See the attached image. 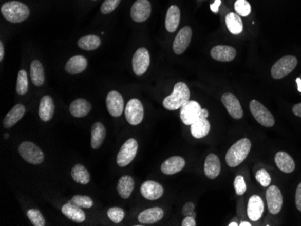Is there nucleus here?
<instances>
[{
    "instance_id": "1",
    "label": "nucleus",
    "mask_w": 301,
    "mask_h": 226,
    "mask_svg": "<svg viewBox=\"0 0 301 226\" xmlns=\"http://www.w3.org/2000/svg\"><path fill=\"white\" fill-rule=\"evenodd\" d=\"M1 13L8 22L21 23L29 17L30 10L26 5L19 1H9L1 7Z\"/></svg>"
},
{
    "instance_id": "2",
    "label": "nucleus",
    "mask_w": 301,
    "mask_h": 226,
    "mask_svg": "<svg viewBox=\"0 0 301 226\" xmlns=\"http://www.w3.org/2000/svg\"><path fill=\"white\" fill-rule=\"evenodd\" d=\"M190 97L191 92L187 84L184 82H178L174 86L173 93L163 99L162 104L166 109H179L190 100Z\"/></svg>"
},
{
    "instance_id": "3",
    "label": "nucleus",
    "mask_w": 301,
    "mask_h": 226,
    "mask_svg": "<svg viewBox=\"0 0 301 226\" xmlns=\"http://www.w3.org/2000/svg\"><path fill=\"white\" fill-rule=\"evenodd\" d=\"M251 142L249 139L242 138L235 142L231 148L228 149L225 155V161L229 167H236L246 160L251 150Z\"/></svg>"
},
{
    "instance_id": "4",
    "label": "nucleus",
    "mask_w": 301,
    "mask_h": 226,
    "mask_svg": "<svg viewBox=\"0 0 301 226\" xmlns=\"http://www.w3.org/2000/svg\"><path fill=\"white\" fill-rule=\"evenodd\" d=\"M19 154L21 157L31 164H41L44 160V153L33 142H24L19 145Z\"/></svg>"
},
{
    "instance_id": "5",
    "label": "nucleus",
    "mask_w": 301,
    "mask_h": 226,
    "mask_svg": "<svg viewBox=\"0 0 301 226\" xmlns=\"http://www.w3.org/2000/svg\"><path fill=\"white\" fill-rule=\"evenodd\" d=\"M297 64V60L295 56L287 55L279 61L275 62V64L272 66V76L275 80H280L283 78L286 77L290 73L293 71Z\"/></svg>"
},
{
    "instance_id": "6",
    "label": "nucleus",
    "mask_w": 301,
    "mask_h": 226,
    "mask_svg": "<svg viewBox=\"0 0 301 226\" xmlns=\"http://www.w3.org/2000/svg\"><path fill=\"white\" fill-rule=\"evenodd\" d=\"M250 110L255 120L265 127H272L275 124V119L272 114L257 100L250 102Z\"/></svg>"
},
{
    "instance_id": "7",
    "label": "nucleus",
    "mask_w": 301,
    "mask_h": 226,
    "mask_svg": "<svg viewBox=\"0 0 301 226\" xmlns=\"http://www.w3.org/2000/svg\"><path fill=\"white\" fill-rule=\"evenodd\" d=\"M138 149V143L136 139H128L126 142L122 145L121 149L119 150L117 158V162L119 167H126L127 165L132 162L133 160L136 158Z\"/></svg>"
},
{
    "instance_id": "8",
    "label": "nucleus",
    "mask_w": 301,
    "mask_h": 226,
    "mask_svg": "<svg viewBox=\"0 0 301 226\" xmlns=\"http://www.w3.org/2000/svg\"><path fill=\"white\" fill-rule=\"evenodd\" d=\"M125 119L132 125L139 124L143 119V106L142 102L136 99L129 100L125 109Z\"/></svg>"
},
{
    "instance_id": "9",
    "label": "nucleus",
    "mask_w": 301,
    "mask_h": 226,
    "mask_svg": "<svg viewBox=\"0 0 301 226\" xmlns=\"http://www.w3.org/2000/svg\"><path fill=\"white\" fill-rule=\"evenodd\" d=\"M201 107L197 101L189 100L180 108V119L186 125H191L200 117Z\"/></svg>"
},
{
    "instance_id": "10",
    "label": "nucleus",
    "mask_w": 301,
    "mask_h": 226,
    "mask_svg": "<svg viewBox=\"0 0 301 226\" xmlns=\"http://www.w3.org/2000/svg\"><path fill=\"white\" fill-rule=\"evenodd\" d=\"M150 54L145 48H140L133 57V70L137 76H141L146 72L150 66Z\"/></svg>"
},
{
    "instance_id": "11",
    "label": "nucleus",
    "mask_w": 301,
    "mask_h": 226,
    "mask_svg": "<svg viewBox=\"0 0 301 226\" xmlns=\"http://www.w3.org/2000/svg\"><path fill=\"white\" fill-rule=\"evenodd\" d=\"M266 199L270 213L272 215L279 214L283 204V194L279 187L276 186H269L266 191Z\"/></svg>"
},
{
    "instance_id": "12",
    "label": "nucleus",
    "mask_w": 301,
    "mask_h": 226,
    "mask_svg": "<svg viewBox=\"0 0 301 226\" xmlns=\"http://www.w3.org/2000/svg\"><path fill=\"white\" fill-rule=\"evenodd\" d=\"M152 8L148 0H136L131 8V17L136 23L146 21L150 17Z\"/></svg>"
},
{
    "instance_id": "13",
    "label": "nucleus",
    "mask_w": 301,
    "mask_h": 226,
    "mask_svg": "<svg viewBox=\"0 0 301 226\" xmlns=\"http://www.w3.org/2000/svg\"><path fill=\"white\" fill-rule=\"evenodd\" d=\"M106 103H107V110L112 117H120L122 113L124 112V107H125L124 99L121 94L118 93V91L113 90L109 92L107 94Z\"/></svg>"
},
{
    "instance_id": "14",
    "label": "nucleus",
    "mask_w": 301,
    "mask_h": 226,
    "mask_svg": "<svg viewBox=\"0 0 301 226\" xmlns=\"http://www.w3.org/2000/svg\"><path fill=\"white\" fill-rule=\"evenodd\" d=\"M192 30L190 26H185L179 31L173 42V51L176 54H182L191 44Z\"/></svg>"
},
{
    "instance_id": "15",
    "label": "nucleus",
    "mask_w": 301,
    "mask_h": 226,
    "mask_svg": "<svg viewBox=\"0 0 301 226\" xmlns=\"http://www.w3.org/2000/svg\"><path fill=\"white\" fill-rule=\"evenodd\" d=\"M221 100L224 107L228 110V114L233 118H235L236 120L242 118L243 116L242 106L239 102L238 99L235 95H233L231 93H224V95L222 96Z\"/></svg>"
},
{
    "instance_id": "16",
    "label": "nucleus",
    "mask_w": 301,
    "mask_h": 226,
    "mask_svg": "<svg viewBox=\"0 0 301 226\" xmlns=\"http://www.w3.org/2000/svg\"><path fill=\"white\" fill-rule=\"evenodd\" d=\"M164 190L162 185L153 180H148L143 183L141 186V194L148 200H157L162 197Z\"/></svg>"
},
{
    "instance_id": "17",
    "label": "nucleus",
    "mask_w": 301,
    "mask_h": 226,
    "mask_svg": "<svg viewBox=\"0 0 301 226\" xmlns=\"http://www.w3.org/2000/svg\"><path fill=\"white\" fill-rule=\"evenodd\" d=\"M211 57L218 62H231L236 56L235 48L228 45H217L210 51Z\"/></svg>"
},
{
    "instance_id": "18",
    "label": "nucleus",
    "mask_w": 301,
    "mask_h": 226,
    "mask_svg": "<svg viewBox=\"0 0 301 226\" xmlns=\"http://www.w3.org/2000/svg\"><path fill=\"white\" fill-rule=\"evenodd\" d=\"M265 205L264 201L259 196H252L250 197L248 205H247V215L252 221L256 222L261 218V215L264 214Z\"/></svg>"
},
{
    "instance_id": "19",
    "label": "nucleus",
    "mask_w": 301,
    "mask_h": 226,
    "mask_svg": "<svg viewBox=\"0 0 301 226\" xmlns=\"http://www.w3.org/2000/svg\"><path fill=\"white\" fill-rule=\"evenodd\" d=\"M204 172L206 177L210 179H217L221 172V164L219 158L216 154H210L208 155L205 161Z\"/></svg>"
},
{
    "instance_id": "20",
    "label": "nucleus",
    "mask_w": 301,
    "mask_h": 226,
    "mask_svg": "<svg viewBox=\"0 0 301 226\" xmlns=\"http://www.w3.org/2000/svg\"><path fill=\"white\" fill-rule=\"evenodd\" d=\"M186 161L180 156H173L166 160L162 164L161 170L166 175H173L180 172L185 167Z\"/></svg>"
},
{
    "instance_id": "21",
    "label": "nucleus",
    "mask_w": 301,
    "mask_h": 226,
    "mask_svg": "<svg viewBox=\"0 0 301 226\" xmlns=\"http://www.w3.org/2000/svg\"><path fill=\"white\" fill-rule=\"evenodd\" d=\"M55 111L54 102L50 96H44L42 98L39 105V117L44 122H49L52 119Z\"/></svg>"
},
{
    "instance_id": "22",
    "label": "nucleus",
    "mask_w": 301,
    "mask_h": 226,
    "mask_svg": "<svg viewBox=\"0 0 301 226\" xmlns=\"http://www.w3.org/2000/svg\"><path fill=\"white\" fill-rule=\"evenodd\" d=\"M163 216H164V211L162 208H149L140 213L138 215V221L143 224H152L160 221Z\"/></svg>"
},
{
    "instance_id": "23",
    "label": "nucleus",
    "mask_w": 301,
    "mask_h": 226,
    "mask_svg": "<svg viewBox=\"0 0 301 226\" xmlns=\"http://www.w3.org/2000/svg\"><path fill=\"white\" fill-rule=\"evenodd\" d=\"M62 212L63 215L73 222H84L86 219L84 211L81 209V208L78 206L77 204L71 203L70 201L63 205Z\"/></svg>"
},
{
    "instance_id": "24",
    "label": "nucleus",
    "mask_w": 301,
    "mask_h": 226,
    "mask_svg": "<svg viewBox=\"0 0 301 226\" xmlns=\"http://www.w3.org/2000/svg\"><path fill=\"white\" fill-rule=\"evenodd\" d=\"M26 113V107L22 104H17L12 108L8 115L5 117L3 120V125L5 128H11L14 126L20 119H22L24 115Z\"/></svg>"
},
{
    "instance_id": "25",
    "label": "nucleus",
    "mask_w": 301,
    "mask_h": 226,
    "mask_svg": "<svg viewBox=\"0 0 301 226\" xmlns=\"http://www.w3.org/2000/svg\"><path fill=\"white\" fill-rule=\"evenodd\" d=\"M87 66H88L87 59L81 55H77V56L71 57L67 62L65 70L70 74H80L87 69Z\"/></svg>"
},
{
    "instance_id": "26",
    "label": "nucleus",
    "mask_w": 301,
    "mask_h": 226,
    "mask_svg": "<svg viewBox=\"0 0 301 226\" xmlns=\"http://www.w3.org/2000/svg\"><path fill=\"white\" fill-rule=\"evenodd\" d=\"M180 11L177 6L170 7L166 14L165 27L170 33L175 32L180 25Z\"/></svg>"
},
{
    "instance_id": "27",
    "label": "nucleus",
    "mask_w": 301,
    "mask_h": 226,
    "mask_svg": "<svg viewBox=\"0 0 301 226\" xmlns=\"http://www.w3.org/2000/svg\"><path fill=\"white\" fill-rule=\"evenodd\" d=\"M277 167L284 173H291L295 170V162L290 154L285 152H279L275 155Z\"/></svg>"
},
{
    "instance_id": "28",
    "label": "nucleus",
    "mask_w": 301,
    "mask_h": 226,
    "mask_svg": "<svg viewBox=\"0 0 301 226\" xmlns=\"http://www.w3.org/2000/svg\"><path fill=\"white\" fill-rule=\"evenodd\" d=\"M91 110V105L88 100L83 99H75L73 102L70 104V114L74 117H84L88 115Z\"/></svg>"
},
{
    "instance_id": "29",
    "label": "nucleus",
    "mask_w": 301,
    "mask_h": 226,
    "mask_svg": "<svg viewBox=\"0 0 301 226\" xmlns=\"http://www.w3.org/2000/svg\"><path fill=\"white\" fill-rule=\"evenodd\" d=\"M210 131V123L208 118L199 117L191 125V135L194 138L200 139L209 135Z\"/></svg>"
},
{
    "instance_id": "30",
    "label": "nucleus",
    "mask_w": 301,
    "mask_h": 226,
    "mask_svg": "<svg viewBox=\"0 0 301 226\" xmlns=\"http://www.w3.org/2000/svg\"><path fill=\"white\" fill-rule=\"evenodd\" d=\"M30 76L34 86L41 87L44 85L45 81L44 67L38 60H34L32 62L30 68Z\"/></svg>"
},
{
    "instance_id": "31",
    "label": "nucleus",
    "mask_w": 301,
    "mask_h": 226,
    "mask_svg": "<svg viewBox=\"0 0 301 226\" xmlns=\"http://www.w3.org/2000/svg\"><path fill=\"white\" fill-rule=\"evenodd\" d=\"M106 128L101 123H95L91 128V147L93 149H99L102 145L106 137Z\"/></svg>"
},
{
    "instance_id": "32",
    "label": "nucleus",
    "mask_w": 301,
    "mask_h": 226,
    "mask_svg": "<svg viewBox=\"0 0 301 226\" xmlns=\"http://www.w3.org/2000/svg\"><path fill=\"white\" fill-rule=\"evenodd\" d=\"M134 187H135V180L131 176H123L118 181V194L124 199H127L130 197Z\"/></svg>"
},
{
    "instance_id": "33",
    "label": "nucleus",
    "mask_w": 301,
    "mask_h": 226,
    "mask_svg": "<svg viewBox=\"0 0 301 226\" xmlns=\"http://www.w3.org/2000/svg\"><path fill=\"white\" fill-rule=\"evenodd\" d=\"M225 24L228 30L233 34H240L243 30L242 19L235 13H229L225 17Z\"/></svg>"
},
{
    "instance_id": "34",
    "label": "nucleus",
    "mask_w": 301,
    "mask_h": 226,
    "mask_svg": "<svg viewBox=\"0 0 301 226\" xmlns=\"http://www.w3.org/2000/svg\"><path fill=\"white\" fill-rule=\"evenodd\" d=\"M100 44H101L100 37L94 34L81 37V39L78 41V46L85 51H94L100 46Z\"/></svg>"
},
{
    "instance_id": "35",
    "label": "nucleus",
    "mask_w": 301,
    "mask_h": 226,
    "mask_svg": "<svg viewBox=\"0 0 301 226\" xmlns=\"http://www.w3.org/2000/svg\"><path fill=\"white\" fill-rule=\"evenodd\" d=\"M71 177L74 179V181L77 183L82 184V185H87L90 181V175L88 170L85 168L83 165L76 164L71 170Z\"/></svg>"
},
{
    "instance_id": "36",
    "label": "nucleus",
    "mask_w": 301,
    "mask_h": 226,
    "mask_svg": "<svg viewBox=\"0 0 301 226\" xmlns=\"http://www.w3.org/2000/svg\"><path fill=\"white\" fill-rule=\"evenodd\" d=\"M28 90V77L25 69H21L18 72L16 81V92L18 95H25Z\"/></svg>"
},
{
    "instance_id": "37",
    "label": "nucleus",
    "mask_w": 301,
    "mask_h": 226,
    "mask_svg": "<svg viewBox=\"0 0 301 226\" xmlns=\"http://www.w3.org/2000/svg\"><path fill=\"white\" fill-rule=\"evenodd\" d=\"M27 217L29 218L30 222L34 226L45 225V219L39 210L37 209H30L27 211Z\"/></svg>"
},
{
    "instance_id": "38",
    "label": "nucleus",
    "mask_w": 301,
    "mask_h": 226,
    "mask_svg": "<svg viewBox=\"0 0 301 226\" xmlns=\"http://www.w3.org/2000/svg\"><path fill=\"white\" fill-rule=\"evenodd\" d=\"M235 9L236 14L242 16H247L251 13V5L246 0H236L235 3Z\"/></svg>"
},
{
    "instance_id": "39",
    "label": "nucleus",
    "mask_w": 301,
    "mask_h": 226,
    "mask_svg": "<svg viewBox=\"0 0 301 226\" xmlns=\"http://www.w3.org/2000/svg\"><path fill=\"white\" fill-rule=\"evenodd\" d=\"M107 216L112 222L119 223L125 217V211L120 208H111L107 210Z\"/></svg>"
},
{
    "instance_id": "40",
    "label": "nucleus",
    "mask_w": 301,
    "mask_h": 226,
    "mask_svg": "<svg viewBox=\"0 0 301 226\" xmlns=\"http://www.w3.org/2000/svg\"><path fill=\"white\" fill-rule=\"evenodd\" d=\"M71 203L77 204L78 206L81 208H90L93 205V201L91 198L87 196H74L70 201Z\"/></svg>"
},
{
    "instance_id": "41",
    "label": "nucleus",
    "mask_w": 301,
    "mask_h": 226,
    "mask_svg": "<svg viewBox=\"0 0 301 226\" xmlns=\"http://www.w3.org/2000/svg\"><path fill=\"white\" fill-rule=\"evenodd\" d=\"M255 178H256V180H257L258 182L260 183L261 186H265V187L270 186V184L272 182L271 176L265 168L259 170L256 172V174H255Z\"/></svg>"
},
{
    "instance_id": "42",
    "label": "nucleus",
    "mask_w": 301,
    "mask_h": 226,
    "mask_svg": "<svg viewBox=\"0 0 301 226\" xmlns=\"http://www.w3.org/2000/svg\"><path fill=\"white\" fill-rule=\"evenodd\" d=\"M120 2H121V0H105L100 8L101 13L104 15L110 14L111 12L114 11L115 9L118 8Z\"/></svg>"
},
{
    "instance_id": "43",
    "label": "nucleus",
    "mask_w": 301,
    "mask_h": 226,
    "mask_svg": "<svg viewBox=\"0 0 301 226\" xmlns=\"http://www.w3.org/2000/svg\"><path fill=\"white\" fill-rule=\"evenodd\" d=\"M235 192L239 196H242L243 194L246 192V184L244 181V178L242 176H237L235 179Z\"/></svg>"
},
{
    "instance_id": "44",
    "label": "nucleus",
    "mask_w": 301,
    "mask_h": 226,
    "mask_svg": "<svg viewBox=\"0 0 301 226\" xmlns=\"http://www.w3.org/2000/svg\"><path fill=\"white\" fill-rule=\"evenodd\" d=\"M195 205L193 203L189 202L187 204H184L183 208H182V214L185 216H196V214L194 213Z\"/></svg>"
},
{
    "instance_id": "45",
    "label": "nucleus",
    "mask_w": 301,
    "mask_h": 226,
    "mask_svg": "<svg viewBox=\"0 0 301 226\" xmlns=\"http://www.w3.org/2000/svg\"><path fill=\"white\" fill-rule=\"evenodd\" d=\"M296 206L301 212V182L298 184L296 190Z\"/></svg>"
},
{
    "instance_id": "46",
    "label": "nucleus",
    "mask_w": 301,
    "mask_h": 226,
    "mask_svg": "<svg viewBox=\"0 0 301 226\" xmlns=\"http://www.w3.org/2000/svg\"><path fill=\"white\" fill-rule=\"evenodd\" d=\"M182 226H195L196 225V221H195L194 216H186L182 221L181 223Z\"/></svg>"
},
{
    "instance_id": "47",
    "label": "nucleus",
    "mask_w": 301,
    "mask_h": 226,
    "mask_svg": "<svg viewBox=\"0 0 301 226\" xmlns=\"http://www.w3.org/2000/svg\"><path fill=\"white\" fill-rule=\"evenodd\" d=\"M221 5V0H216L213 4L210 5V9L214 13H217L219 10V6Z\"/></svg>"
},
{
    "instance_id": "48",
    "label": "nucleus",
    "mask_w": 301,
    "mask_h": 226,
    "mask_svg": "<svg viewBox=\"0 0 301 226\" xmlns=\"http://www.w3.org/2000/svg\"><path fill=\"white\" fill-rule=\"evenodd\" d=\"M292 112H293L295 116L297 117H301V102L298 104H296L292 108Z\"/></svg>"
},
{
    "instance_id": "49",
    "label": "nucleus",
    "mask_w": 301,
    "mask_h": 226,
    "mask_svg": "<svg viewBox=\"0 0 301 226\" xmlns=\"http://www.w3.org/2000/svg\"><path fill=\"white\" fill-rule=\"evenodd\" d=\"M4 45H3V43L1 42V43H0V61H1V62H2V61H3V59H4Z\"/></svg>"
},
{
    "instance_id": "50",
    "label": "nucleus",
    "mask_w": 301,
    "mask_h": 226,
    "mask_svg": "<svg viewBox=\"0 0 301 226\" xmlns=\"http://www.w3.org/2000/svg\"><path fill=\"white\" fill-rule=\"evenodd\" d=\"M208 117H209V111L202 108V109H201V113H200V117H202V118H208Z\"/></svg>"
},
{
    "instance_id": "51",
    "label": "nucleus",
    "mask_w": 301,
    "mask_h": 226,
    "mask_svg": "<svg viewBox=\"0 0 301 226\" xmlns=\"http://www.w3.org/2000/svg\"><path fill=\"white\" fill-rule=\"evenodd\" d=\"M297 89H298V91L301 92V80L299 78H297Z\"/></svg>"
},
{
    "instance_id": "52",
    "label": "nucleus",
    "mask_w": 301,
    "mask_h": 226,
    "mask_svg": "<svg viewBox=\"0 0 301 226\" xmlns=\"http://www.w3.org/2000/svg\"><path fill=\"white\" fill-rule=\"evenodd\" d=\"M239 225L241 226H251L252 224L248 222H241V224H239Z\"/></svg>"
},
{
    "instance_id": "53",
    "label": "nucleus",
    "mask_w": 301,
    "mask_h": 226,
    "mask_svg": "<svg viewBox=\"0 0 301 226\" xmlns=\"http://www.w3.org/2000/svg\"><path fill=\"white\" fill-rule=\"evenodd\" d=\"M228 225H229V226H237V225H239V224H237V223H236V222H231V223H229V224H228Z\"/></svg>"
},
{
    "instance_id": "54",
    "label": "nucleus",
    "mask_w": 301,
    "mask_h": 226,
    "mask_svg": "<svg viewBox=\"0 0 301 226\" xmlns=\"http://www.w3.org/2000/svg\"><path fill=\"white\" fill-rule=\"evenodd\" d=\"M8 135H5V138H8Z\"/></svg>"
}]
</instances>
